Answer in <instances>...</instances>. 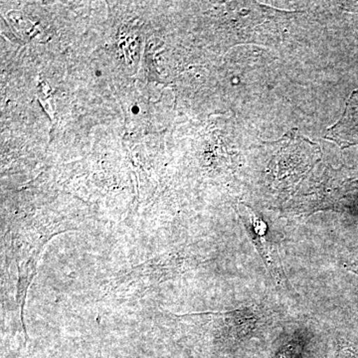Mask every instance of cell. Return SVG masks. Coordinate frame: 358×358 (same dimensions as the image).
<instances>
[{"label":"cell","mask_w":358,"mask_h":358,"mask_svg":"<svg viewBox=\"0 0 358 358\" xmlns=\"http://www.w3.org/2000/svg\"><path fill=\"white\" fill-rule=\"evenodd\" d=\"M241 218L252 241L267 266L270 274L277 281L286 280L279 255L275 250L274 245L271 243L270 240L267 238V225L245 205H243Z\"/></svg>","instance_id":"cell-1"},{"label":"cell","mask_w":358,"mask_h":358,"mask_svg":"<svg viewBox=\"0 0 358 358\" xmlns=\"http://www.w3.org/2000/svg\"><path fill=\"white\" fill-rule=\"evenodd\" d=\"M348 352L350 353V357L358 358V352H355V350H352V348H348Z\"/></svg>","instance_id":"cell-3"},{"label":"cell","mask_w":358,"mask_h":358,"mask_svg":"<svg viewBox=\"0 0 358 358\" xmlns=\"http://www.w3.org/2000/svg\"><path fill=\"white\" fill-rule=\"evenodd\" d=\"M327 138L341 147L358 145V91L350 96L341 121L329 131Z\"/></svg>","instance_id":"cell-2"}]
</instances>
